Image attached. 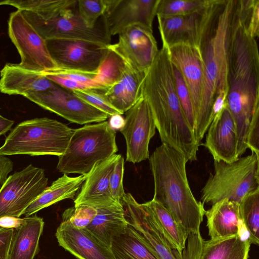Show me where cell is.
Masks as SVG:
<instances>
[{"instance_id": "cell-1", "label": "cell", "mask_w": 259, "mask_h": 259, "mask_svg": "<svg viewBox=\"0 0 259 259\" xmlns=\"http://www.w3.org/2000/svg\"><path fill=\"white\" fill-rule=\"evenodd\" d=\"M236 0L228 44V107L237 134V153L247 149V136L253 118L259 115V53L257 39Z\"/></svg>"}, {"instance_id": "cell-2", "label": "cell", "mask_w": 259, "mask_h": 259, "mask_svg": "<svg viewBox=\"0 0 259 259\" xmlns=\"http://www.w3.org/2000/svg\"><path fill=\"white\" fill-rule=\"evenodd\" d=\"M235 2V0H209L203 10L197 47L202 59L204 77L194 130L199 144L211 123L215 98L221 92L228 91V44Z\"/></svg>"}, {"instance_id": "cell-3", "label": "cell", "mask_w": 259, "mask_h": 259, "mask_svg": "<svg viewBox=\"0 0 259 259\" xmlns=\"http://www.w3.org/2000/svg\"><path fill=\"white\" fill-rule=\"evenodd\" d=\"M142 96L150 107L162 143L187 158L195 155L199 144L183 113L168 48L164 45L146 73Z\"/></svg>"}, {"instance_id": "cell-4", "label": "cell", "mask_w": 259, "mask_h": 259, "mask_svg": "<svg viewBox=\"0 0 259 259\" xmlns=\"http://www.w3.org/2000/svg\"><path fill=\"white\" fill-rule=\"evenodd\" d=\"M154 180L153 199L173 217L188 236L200 235L204 204L194 196L187 173L188 159L183 154L162 143L149 157Z\"/></svg>"}, {"instance_id": "cell-5", "label": "cell", "mask_w": 259, "mask_h": 259, "mask_svg": "<svg viewBox=\"0 0 259 259\" xmlns=\"http://www.w3.org/2000/svg\"><path fill=\"white\" fill-rule=\"evenodd\" d=\"M74 131L64 123L47 117L27 120L12 129L0 147V155L59 157L65 151Z\"/></svg>"}, {"instance_id": "cell-6", "label": "cell", "mask_w": 259, "mask_h": 259, "mask_svg": "<svg viewBox=\"0 0 259 259\" xmlns=\"http://www.w3.org/2000/svg\"><path fill=\"white\" fill-rule=\"evenodd\" d=\"M116 132L108 121L75 129L57 168L63 174L87 175L98 162L116 154Z\"/></svg>"}, {"instance_id": "cell-7", "label": "cell", "mask_w": 259, "mask_h": 259, "mask_svg": "<svg viewBox=\"0 0 259 259\" xmlns=\"http://www.w3.org/2000/svg\"><path fill=\"white\" fill-rule=\"evenodd\" d=\"M214 170L201 190V202L213 205L227 199L239 203L259 188V155L239 157L231 162L214 160Z\"/></svg>"}, {"instance_id": "cell-8", "label": "cell", "mask_w": 259, "mask_h": 259, "mask_svg": "<svg viewBox=\"0 0 259 259\" xmlns=\"http://www.w3.org/2000/svg\"><path fill=\"white\" fill-rule=\"evenodd\" d=\"M21 11L27 21L46 40L52 39L78 40L104 47H107L111 44V36L106 28L102 17L101 21L99 22V20L94 27H88L79 17L76 5L49 20H43L31 12Z\"/></svg>"}, {"instance_id": "cell-9", "label": "cell", "mask_w": 259, "mask_h": 259, "mask_svg": "<svg viewBox=\"0 0 259 259\" xmlns=\"http://www.w3.org/2000/svg\"><path fill=\"white\" fill-rule=\"evenodd\" d=\"M48 183L44 169L31 164L10 175L0 188V218H20Z\"/></svg>"}, {"instance_id": "cell-10", "label": "cell", "mask_w": 259, "mask_h": 259, "mask_svg": "<svg viewBox=\"0 0 259 259\" xmlns=\"http://www.w3.org/2000/svg\"><path fill=\"white\" fill-rule=\"evenodd\" d=\"M8 34L20 56L19 65L42 72L57 68L49 52L46 40L36 31L22 11L12 12L8 20Z\"/></svg>"}, {"instance_id": "cell-11", "label": "cell", "mask_w": 259, "mask_h": 259, "mask_svg": "<svg viewBox=\"0 0 259 259\" xmlns=\"http://www.w3.org/2000/svg\"><path fill=\"white\" fill-rule=\"evenodd\" d=\"M24 97L71 122L84 124L105 121V113L88 104L72 91L57 84L45 91L29 93Z\"/></svg>"}, {"instance_id": "cell-12", "label": "cell", "mask_w": 259, "mask_h": 259, "mask_svg": "<svg viewBox=\"0 0 259 259\" xmlns=\"http://www.w3.org/2000/svg\"><path fill=\"white\" fill-rule=\"evenodd\" d=\"M46 41L57 68L64 70L97 72L109 52L107 47L82 40L52 39Z\"/></svg>"}, {"instance_id": "cell-13", "label": "cell", "mask_w": 259, "mask_h": 259, "mask_svg": "<svg viewBox=\"0 0 259 259\" xmlns=\"http://www.w3.org/2000/svg\"><path fill=\"white\" fill-rule=\"evenodd\" d=\"M118 40L107 47L133 69L146 73L159 50L152 29L140 25L128 26L118 34Z\"/></svg>"}, {"instance_id": "cell-14", "label": "cell", "mask_w": 259, "mask_h": 259, "mask_svg": "<svg viewBox=\"0 0 259 259\" xmlns=\"http://www.w3.org/2000/svg\"><path fill=\"white\" fill-rule=\"evenodd\" d=\"M155 130L150 107L142 96L125 112L124 124L120 130L125 140L127 161L136 163L149 158V142Z\"/></svg>"}, {"instance_id": "cell-15", "label": "cell", "mask_w": 259, "mask_h": 259, "mask_svg": "<svg viewBox=\"0 0 259 259\" xmlns=\"http://www.w3.org/2000/svg\"><path fill=\"white\" fill-rule=\"evenodd\" d=\"M159 0H105L103 21L111 36L140 25L152 29Z\"/></svg>"}, {"instance_id": "cell-16", "label": "cell", "mask_w": 259, "mask_h": 259, "mask_svg": "<svg viewBox=\"0 0 259 259\" xmlns=\"http://www.w3.org/2000/svg\"><path fill=\"white\" fill-rule=\"evenodd\" d=\"M122 205L130 226L155 251L160 259H184L172 249L145 203L140 204L130 193H125Z\"/></svg>"}, {"instance_id": "cell-17", "label": "cell", "mask_w": 259, "mask_h": 259, "mask_svg": "<svg viewBox=\"0 0 259 259\" xmlns=\"http://www.w3.org/2000/svg\"><path fill=\"white\" fill-rule=\"evenodd\" d=\"M120 155L115 154L93 166L74 200L75 206L84 204L99 208L122 205L114 200L109 186L110 175Z\"/></svg>"}, {"instance_id": "cell-18", "label": "cell", "mask_w": 259, "mask_h": 259, "mask_svg": "<svg viewBox=\"0 0 259 259\" xmlns=\"http://www.w3.org/2000/svg\"><path fill=\"white\" fill-rule=\"evenodd\" d=\"M171 62L179 70L189 90L194 121L200 108L203 68L199 51L196 46L177 45L168 48Z\"/></svg>"}, {"instance_id": "cell-19", "label": "cell", "mask_w": 259, "mask_h": 259, "mask_svg": "<svg viewBox=\"0 0 259 259\" xmlns=\"http://www.w3.org/2000/svg\"><path fill=\"white\" fill-rule=\"evenodd\" d=\"M203 145L214 160L233 162L238 158L236 125L227 105L211 121Z\"/></svg>"}, {"instance_id": "cell-20", "label": "cell", "mask_w": 259, "mask_h": 259, "mask_svg": "<svg viewBox=\"0 0 259 259\" xmlns=\"http://www.w3.org/2000/svg\"><path fill=\"white\" fill-rule=\"evenodd\" d=\"M55 235L59 245L79 259H115L111 249L85 229H77L62 222Z\"/></svg>"}, {"instance_id": "cell-21", "label": "cell", "mask_w": 259, "mask_h": 259, "mask_svg": "<svg viewBox=\"0 0 259 259\" xmlns=\"http://www.w3.org/2000/svg\"><path fill=\"white\" fill-rule=\"evenodd\" d=\"M57 84L41 72L25 69L18 64L7 63L0 71V92L25 96L29 93L47 91Z\"/></svg>"}, {"instance_id": "cell-22", "label": "cell", "mask_w": 259, "mask_h": 259, "mask_svg": "<svg viewBox=\"0 0 259 259\" xmlns=\"http://www.w3.org/2000/svg\"><path fill=\"white\" fill-rule=\"evenodd\" d=\"M203 9L184 15L157 16L162 45L167 48L177 45L197 47Z\"/></svg>"}, {"instance_id": "cell-23", "label": "cell", "mask_w": 259, "mask_h": 259, "mask_svg": "<svg viewBox=\"0 0 259 259\" xmlns=\"http://www.w3.org/2000/svg\"><path fill=\"white\" fill-rule=\"evenodd\" d=\"M146 73L136 71L124 63L119 80L108 89H101L106 99L121 115L142 97Z\"/></svg>"}, {"instance_id": "cell-24", "label": "cell", "mask_w": 259, "mask_h": 259, "mask_svg": "<svg viewBox=\"0 0 259 259\" xmlns=\"http://www.w3.org/2000/svg\"><path fill=\"white\" fill-rule=\"evenodd\" d=\"M210 240L236 235L240 218L239 203L227 199L212 205L204 211Z\"/></svg>"}, {"instance_id": "cell-25", "label": "cell", "mask_w": 259, "mask_h": 259, "mask_svg": "<svg viewBox=\"0 0 259 259\" xmlns=\"http://www.w3.org/2000/svg\"><path fill=\"white\" fill-rule=\"evenodd\" d=\"M96 209V216L84 229L99 242L110 249L113 238L123 233L128 225L123 206Z\"/></svg>"}, {"instance_id": "cell-26", "label": "cell", "mask_w": 259, "mask_h": 259, "mask_svg": "<svg viewBox=\"0 0 259 259\" xmlns=\"http://www.w3.org/2000/svg\"><path fill=\"white\" fill-rule=\"evenodd\" d=\"M23 219L22 225L14 231L9 259H34L38 251L45 225L43 219L33 214Z\"/></svg>"}, {"instance_id": "cell-27", "label": "cell", "mask_w": 259, "mask_h": 259, "mask_svg": "<svg viewBox=\"0 0 259 259\" xmlns=\"http://www.w3.org/2000/svg\"><path fill=\"white\" fill-rule=\"evenodd\" d=\"M86 175L71 177L66 174L54 181L23 211L22 215H32L41 209L66 199H74L85 181Z\"/></svg>"}, {"instance_id": "cell-28", "label": "cell", "mask_w": 259, "mask_h": 259, "mask_svg": "<svg viewBox=\"0 0 259 259\" xmlns=\"http://www.w3.org/2000/svg\"><path fill=\"white\" fill-rule=\"evenodd\" d=\"M194 259H248L251 244L237 234L215 240H200Z\"/></svg>"}, {"instance_id": "cell-29", "label": "cell", "mask_w": 259, "mask_h": 259, "mask_svg": "<svg viewBox=\"0 0 259 259\" xmlns=\"http://www.w3.org/2000/svg\"><path fill=\"white\" fill-rule=\"evenodd\" d=\"M110 249L115 259H160L129 224L123 233L113 238Z\"/></svg>"}, {"instance_id": "cell-30", "label": "cell", "mask_w": 259, "mask_h": 259, "mask_svg": "<svg viewBox=\"0 0 259 259\" xmlns=\"http://www.w3.org/2000/svg\"><path fill=\"white\" fill-rule=\"evenodd\" d=\"M170 247L182 256L188 236L169 211L153 199L146 203Z\"/></svg>"}, {"instance_id": "cell-31", "label": "cell", "mask_w": 259, "mask_h": 259, "mask_svg": "<svg viewBox=\"0 0 259 259\" xmlns=\"http://www.w3.org/2000/svg\"><path fill=\"white\" fill-rule=\"evenodd\" d=\"M76 4L77 0H8V5L31 12L43 20H49L75 7Z\"/></svg>"}, {"instance_id": "cell-32", "label": "cell", "mask_w": 259, "mask_h": 259, "mask_svg": "<svg viewBox=\"0 0 259 259\" xmlns=\"http://www.w3.org/2000/svg\"><path fill=\"white\" fill-rule=\"evenodd\" d=\"M124 63L114 53L109 52L94 79V89H106L121 78Z\"/></svg>"}, {"instance_id": "cell-33", "label": "cell", "mask_w": 259, "mask_h": 259, "mask_svg": "<svg viewBox=\"0 0 259 259\" xmlns=\"http://www.w3.org/2000/svg\"><path fill=\"white\" fill-rule=\"evenodd\" d=\"M239 211L246 227L259 243V188L242 199L239 203Z\"/></svg>"}, {"instance_id": "cell-34", "label": "cell", "mask_w": 259, "mask_h": 259, "mask_svg": "<svg viewBox=\"0 0 259 259\" xmlns=\"http://www.w3.org/2000/svg\"><path fill=\"white\" fill-rule=\"evenodd\" d=\"M209 0H159L156 16L166 17L184 15L203 9Z\"/></svg>"}, {"instance_id": "cell-35", "label": "cell", "mask_w": 259, "mask_h": 259, "mask_svg": "<svg viewBox=\"0 0 259 259\" xmlns=\"http://www.w3.org/2000/svg\"><path fill=\"white\" fill-rule=\"evenodd\" d=\"M105 0H77L76 10L84 24L94 27L106 10Z\"/></svg>"}, {"instance_id": "cell-36", "label": "cell", "mask_w": 259, "mask_h": 259, "mask_svg": "<svg viewBox=\"0 0 259 259\" xmlns=\"http://www.w3.org/2000/svg\"><path fill=\"white\" fill-rule=\"evenodd\" d=\"M97 214L96 208L84 204L74 205L66 209L62 214V222L70 224L77 229L85 228Z\"/></svg>"}, {"instance_id": "cell-37", "label": "cell", "mask_w": 259, "mask_h": 259, "mask_svg": "<svg viewBox=\"0 0 259 259\" xmlns=\"http://www.w3.org/2000/svg\"><path fill=\"white\" fill-rule=\"evenodd\" d=\"M172 65L177 96L185 118L194 132V118L190 93L179 70L174 64Z\"/></svg>"}, {"instance_id": "cell-38", "label": "cell", "mask_w": 259, "mask_h": 259, "mask_svg": "<svg viewBox=\"0 0 259 259\" xmlns=\"http://www.w3.org/2000/svg\"><path fill=\"white\" fill-rule=\"evenodd\" d=\"M76 96L98 109L111 116L120 114L106 99L101 89H89L72 91Z\"/></svg>"}, {"instance_id": "cell-39", "label": "cell", "mask_w": 259, "mask_h": 259, "mask_svg": "<svg viewBox=\"0 0 259 259\" xmlns=\"http://www.w3.org/2000/svg\"><path fill=\"white\" fill-rule=\"evenodd\" d=\"M123 174L124 159L120 155L109 178V186L112 196L114 200L120 204H121L125 194L123 187Z\"/></svg>"}, {"instance_id": "cell-40", "label": "cell", "mask_w": 259, "mask_h": 259, "mask_svg": "<svg viewBox=\"0 0 259 259\" xmlns=\"http://www.w3.org/2000/svg\"><path fill=\"white\" fill-rule=\"evenodd\" d=\"M14 231L0 227V259H9Z\"/></svg>"}, {"instance_id": "cell-41", "label": "cell", "mask_w": 259, "mask_h": 259, "mask_svg": "<svg viewBox=\"0 0 259 259\" xmlns=\"http://www.w3.org/2000/svg\"><path fill=\"white\" fill-rule=\"evenodd\" d=\"M13 169V162L8 157L0 155V188Z\"/></svg>"}, {"instance_id": "cell-42", "label": "cell", "mask_w": 259, "mask_h": 259, "mask_svg": "<svg viewBox=\"0 0 259 259\" xmlns=\"http://www.w3.org/2000/svg\"><path fill=\"white\" fill-rule=\"evenodd\" d=\"M23 218L4 217L0 218V227L5 228L18 229L23 223Z\"/></svg>"}, {"instance_id": "cell-43", "label": "cell", "mask_w": 259, "mask_h": 259, "mask_svg": "<svg viewBox=\"0 0 259 259\" xmlns=\"http://www.w3.org/2000/svg\"><path fill=\"white\" fill-rule=\"evenodd\" d=\"M108 123L113 130H120L124 124V119L121 114H116L110 117Z\"/></svg>"}, {"instance_id": "cell-44", "label": "cell", "mask_w": 259, "mask_h": 259, "mask_svg": "<svg viewBox=\"0 0 259 259\" xmlns=\"http://www.w3.org/2000/svg\"><path fill=\"white\" fill-rule=\"evenodd\" d=\"M14 123L13 120L5 118L0 114V136L10 131Z\"/></svg>"}, {"instance_id": "cell-45", "label": "cell", "mask_w": 259, "mask_h": 259, "mask_svg": "<svg viewBox=\"0 0 259 259\" xmlns=\"http://www.w3.org/2000/svg\"><path fill=\"white\" fill-rule=\"evenodd\" d=\"M8 0H0V6L8 5Z\"/></svg>"}]
</instances>
